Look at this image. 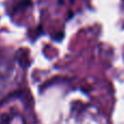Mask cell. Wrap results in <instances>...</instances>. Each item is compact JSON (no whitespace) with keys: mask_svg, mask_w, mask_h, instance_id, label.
Segmentation results:
<instances>
[{"mask_svg":"<svg viewBox=\"0 0 124 124\" xmlns=\"http://www.w3.org/2000/svg\"><path fill=\"white\" fill-rule=\"evenodd\" d=\"M0 124H25V121L17 113L6 114L1 118V123Z\"/></svg>","mask_w":124,"mask_h":124,"instance_id":"1","label":"cell"}]
</instances>
